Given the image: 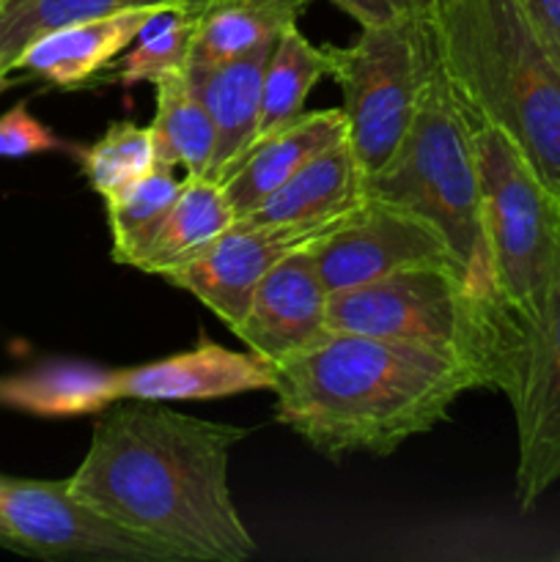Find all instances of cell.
I'll return each instance as SVG.
<instances>
[{"label":"cell","instance_id":"11","mask_svg":"<svg viewBox=\"0 0 560 562\" xmlns=\"http://www.w3.org/2000/svg\"><path fill=\"white\" fill-rule=\"evenodd\" d=\"M344 220L346 217L313 225L236 223L201 256L168 269L159 278L203 302L231 329L245 318L258 283L283 258L300 250H313Z\"/></svg>","mask_w":560,"mask_h":562},{"label":"cell","instance_id":"22","mask_svg":"<svg viewBox=\"0 0 560 562\" xmlns=\"http://www.w3.org/2000/svg\"><path fill=\"white\" fill-rule=\"evenodd\" d=\"M192 31H195L192 0L173 9H159L137 33L135 42L97 80L132 88L141 82L157 86L170 77H184L190 69Z\"/></svg>","mask_w":560,"mask_h":562},{"label":"cell","instance_id":"25","mask_svg":"<svg viewBox=\"0 0 560 562\" xmlns=\"http://www.w3.org/2000/svg\"><path fill=\"white\" fill-rule=\"evenodd\" d=\"M324 75H327L324 49L316 47L300 31V25H291L289 31L280 33L272 53H269L267 71H264L258 140L285 126L289 121L300 119L305 113L307 93Z\"/></svg>","mask_w":560,"mask_h":562},{"label":"cell","instance_id":"14","mask_svg":"<svg viewBox=\"0 0 560 562\" xmlns=\"http://www.w3.org/2000/svg\"><path fill=\"white\" fill-rule=\"evenodd\" d=\"M275 42L258 44L239 58L223 60V64L187 69V82L198 93L214 124V157L209 179H217L220 184L234 173L236 165L258 140L264 71H267Z\"/></svg>","mask_w":560,"mask_h":562},{"label":"cell","instance_id":"9","mask_svg":"<svg viewBox=\"0 0 560 562\" xmlns=\"http://www.w3.org/2000/svg\"><path fill=\"white\" fill-rule=\"evenodd\" d=\"M311 252L327 294L410 269H456L461 274L448 239L428 220L368 195Z\"/></svg>","mask_w":560,"mask_h":562},{"label":"cell","instance_id":"4","mask_svg":"<svg viewBox=\"0 0 560 562\" xmlns=\"http://www.w3.org/2000/svg\"><path fill=\"white\" fill-rule=\"evenodd\" d=\"M366 195L428 220L448 239L470 294L486 302L500 300L489 261L470 124L437 58L399 148L377 173L366 176Z\"/></svg>","mask_w":560,"mask_h":562},{"label":"cell","instance_id":"18","mask_svg":"<svg viewBox=\"0 0 560 562\" xmlns=\"http://www.w3.org/2000/svg\"><path fill=\"white\" fill-rule=\"evenodd\" d=\"M311 0H192L190 66H214L239 58L247 49L280 38L291 25H300Z\"/></svg>","mask_w":560,"mask_h":562},{"label":"cell","instance_id":"1","mask_svg":"<svg viewBox=\"0 0 560 562\" xmlns=\"http://www.w3.org/2000/svg\"><path fill=\"white\" fill-rule=\"evenodd\" d=\"M247 434L165 401L126 398L99 412L69 488L176 562H245L258 543L231 497L228 461Z\"/></svg>","mask_w":560,"mask_h":562},{"label":"cell","instance_id":"19","mask_svg":"<svg viewBox=\"0 0 560 562\" xmlns=\"http://www.w3.org/2000/svg\"><path fill=\"white\" fill-rule=\"evenodd\" d=\"M234 225L236 212L231 209L223 184L209 176H187L181 181L179 198L148 250L143 252L137 269L159 278L168 269L201 256Z\"/></svg>","mask_w":560,"mask_h":562},{"label":"cell","instance_id":"28","mask_svg":"<svg viewBox=\"0 0 560 562\" xmlns=\"http://www.w3.org/2000/svg\"><path fill=\"white\" fill-rule=\"evenodd\" d=\"M329 3H335L340 11L355 16L360 22V27H368L384 25V22H393L399 16H404L406 11L423 9L426 0H329Z\"/></svg>","mask_w":560,"mask_h":562},{"label":"cell","instance_id":"20","mask_svg":"<svg viewBox=\"0 0 560 562\" xmlns=\"http://www.w3.org/2000/svg\"><path fill=\"white\" fill-rule=\"evenodd\" d=\"M0 404L38 417H80L115 401L113 371L91 366H44L0 379Z\"/></svg>","mask_w":560,"mask_h":562},{"label":"cell","instance_id":"24","mask_svg":"<svg viewBox=\"0 0 560 562\" xmlns=\"http://www.w3.org/2000/svg\"><path fill=\"white\" fill-rule=\"evenodd\" d=\"M181 192L173 168L157 165L141 179L104 195L110 234H113V261L137 267L157 231L163 228L170 206Z\"/></svg>","mask_w":560,"mask_h":562},{"label":"cell","instance_id":"3","mask_svg":"<svg viewBox=\"0 0 560 562\" xmlns=\"http://www.w3.org/2000/svg\"><path fill=\"white\" fill-rule=\"evenodd\" d=\"M426 22L461 108L503 130L560 198V64L519 0H426Z\"/></svg>","mask_w":560,"mask_h":562},{"label":"cell","instance_id":"7","mask_svg":"<svg viewBox=\"0 0 560 562\" xmlns=\"http://www.w3.org/2000/svg\"><path fill=\"white\" fill-rule=\"evenodd\" d=\"M322 49L327 75L344 93L340 110L362 173H377L410 130L434 66L426 5L384 25L362 27L346 47L322 44Z\"/></svg>","mask_w":560,"mask_h":562},{"label":"cell","instance_id":"29","mask_svg":"<svg viewBox=\"0 0 560 562\" xmlns=\"http://www.w3.org/2000/svg\"><path fill=\"white\" fill-rule=\"evenodd\" d=\"M519 5L560 64V0H519Z\"/></svg>","mask_w":560,"mask_h":562},{"label":"cell","instance_id":"30","mask_svg":"<svg viewBox=\"0 0 560 562\" xmlns=\"http://www.w3.org/2000/svg\"><path fill=\"white\" fill-rule=\"evenodd\" d=\"M0 543H5V532H3V521H0Z\"/></svg>","mask_w":560,"mask_h":562},{"label":"cell","instance_id":"16","mask_svg":"<svg viewBox=\"0 0 560 562\" xmlns=\"http://www.w3.org/2000/svg\"><path fill=\"white\" fill-rule=\"evenodd\" d=\"M340 140H349V126H346V115L340 108L311 110L261 137L236 165L234 173L223 181L236 220L250 214L296 170L305 168L316 154L327 151Z\"/></svg>","mask_w":560,"mask_h":562},{"label":"cell","instance_id":"5","mask_svg":"<svg viewBox=\"0 0 560 562\" xmlns=\"http://www.w3.org/2000/svg\"><path fill=\"white\" fill-rule=\"evenodd\" d=\"M464 115L481 179L494 291L525 327L536 329L547 313L558 269L560 198L544 187L503 130L467 110Z\"/></svg>","mask_w":560,"mask_h":562},{"label":"cell","instance_id":"27","mask_svg":"<svg viewBox=\"0 0 560 562\" xmlns=\"http://www.w3.org/2000/svg\"><path fill=\"white\" fill-rule=\"evenodd\" d=\"M66 148L64 140L53 135L49 126H44L36 115H31L27 104H14L9 113L0 115V157L20 159L33 154L60 151Z\"/></svg>","mask_w":560,"mask_h":562},{"label":"cell","instance_id":"10","mask_svg":"<svg viewBox=\"0 0 560 562\" xmlns=\"http://www.w3.org/2000/svg\"><path fill=\"white\" fill-rule=\"evenodd\" d=\"M503 395L514 406L519 439L516 499L530 510L560 481V256L547 313L527 333Z\"/></svg>","mask_w":560,"mask_h":562},{"label":"cell","instance_id":"12","mask_svg":"<svg viewBox=\"0 0 560 562\" xmlns=\"http://www.w3.org/2000/svg\"><path fill=\"white\" fill-rule=\"evenodd\" d=\"M327 296L313 252L300 250L258 283L245 318L231 333L253 355L278 366L327 333Z\"/></svg>","mask_w":560,"mask_h":562},{"label":"cell","instance_id":"23","mask_svg":"<svg viewBox=\"0 0 560 562\" xmlns=\"http://www.w3.org/2000/svg\"><path fill=\"white\" fill-rule=\"evenodd\" d=\"M157 113L152 130L157 165L184 168L187 176H209L214 157V124L206 108L184 77H170L154 86Z\"/></svg>","mask_w":560,"mask_h":562},{"label":"cell","instance_id":"6","mask_svg":"<svg viewBox=\"0 0 560 562\" xmlns=\"http://www.w3.org/2000/svg\"><path fill=\"white\" fill-rule=\"evenodd\" d=\"M500 307V300L470 294L456 269H410L329 294L324 324L329 333L404 340L459 355L470 360L486 387Z\"/></svg>","mask_w":560,"mask_h":562},{"label":"cell","instance_id":"15","mask_svg":"<svg viewBox=\"0 0 560 562\" xmlns=\"http://www.w3.org/2000/svg\"><path fill=\"white\" fill-rule=\"evenodd\" d=\"M159 9H132L99 20L58 27L27 44L9 69L14 77H38L55 88H86L130 47Z\"/></svg>","mask_w":560,"mask_h":562},{"label":"cell","instance_id":"17","mask_svg":"<svg viewBox=\"0 0 560 562\" xmlns=\"http://www.w3.org/2000/svg\"><path fill=\"white\" fill-rule=\"evenodd\" d=\"M366 201V173L349 140L316 154L283 187L236 223L313 225L349 217Z\"/></svg>","mask_w":560,"mask_h":562},{"label":"cell","instance_id":"2","mask_svg":"<svg viewBox=\"0 0 560 562\" xmlns=\"http://www.w3.org/2000/svg\"><path fill=\"white\" fill-rule=\"evenodd\" d=\"M275 373L278 423L327 459L390 456L448 420L461 395L483 387L459 355L329 329Z\"/></svg>","mask_w":560,"mask_h":562},{"label":"cell","instance_id":"26","mask_svg":"<svg viewBox=\"0 0 560 562\" xmlns=\"http://www.w3.org/2000/svg\"><path fill=\"white\" fill-rule=\"evenodd\" d=\"M75 154L91 190L102 198L157 168L152 124L141 126L135 121H113L99 140L75 148Z\"/></svg>","mask_w":560,"mask_h":562},{"label":"cell","instance_id":"8","mask_svg":"<svg viewBox=\"0 0 560 562\" xmlns=\"http://www.w3.org/2000/svg\"><path fill=\"white\" fill-rule=\"evenodd\" d=\"M0 521L5 543L42 558L104 562H176L168 549L75 497L69 481L0 477Z\"/></svg>","mask_w":560,"mask_h":562},{"label":"cell","instance_id":"13","mask_svg":"<svg viewBox=\"0 0 560 562\" xmlns=\"http://www.w3.org/2000/svg\"><path fill=\"white\" fill-rule=\"evenodd\" d=\"M272 362L253 351H231L203 338L195 349L137 368L113 371L115 401H212L275 387Z\"/></svg>","mask_w":560,"mask_h":562},{"label":"cell","instance_id":"21","mask_svg":"<svg viewBox=\"0 0 560 562\" xmlns=\"http://www.w3.org/2000/svg\"><path fill=\"white\" fill-rule=\"evenodd\" d=\"M184 3L190 0H0V91L9 88V69L16 55L44 33L121 11L173 9Z\"/></svg>","mask_w":560,"mask_h":562}]
</instances>
